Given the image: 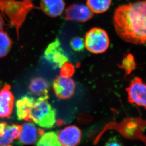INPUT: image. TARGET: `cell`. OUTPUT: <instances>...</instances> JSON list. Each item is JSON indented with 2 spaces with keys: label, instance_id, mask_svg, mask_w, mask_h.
Masks as SVG:
<instances>
[{
  "label": "cell",
  "instance_id": "d6986e66",
  "mask_svg": "<svg viewBox=\"0 0 146 146\" xmlns=\"http://www.w3.org/2000/svg\"><path fill=\"white\" fill-rule=\"evenodd\" d=\"M136 66L133 56L132 54H128L123 58L119 67L125 71L126 74H129L136 69Z\"/></svg>",
  "mask_w": 146,
  "mask_h": 146
},
{
  "label": "cell",
  "instance_id": "8992f818",
  "mask_svg": "<svg viewBox=\"0 0 146 146\" xmlns=\"http://www.w3.org/2000/svg\"><path fill=\"white\" fill-rule=\"evenodd\" d=\"M126 91L129 102L145 109L146 87L141 78L137 77L134 79L126 88Z\"/></svg>",
  "mask_w": 146,
  "mask_h": 146
},
{
  "label": "cell",
  "instance_id": "52a82bcc",
  "mask_svg": "<svg viewBox=\"0 0 146 146\" xmlns=\"http://www.w3.org/2000/svg\"><path fill=\"white\" fill-rule=\"evenodd\" d=\"M52 86L56 96L62 100L72 97L74 94L76 88L73 79L61 76H59L54 80Z\"/></svg>",
  "mask_w": 146,
  "mask_h": 146
},
{
  "label": "cell",
  "instance_id": "2e32d148",
  "mask_svg": "<svg viewBox=\"0 0 146 146\" xmlns=\"http://www.w3.org/2000/svg\"><path fill=\"white\" fill-rule=\"evenodd\" d=\"M36 146H62L54 131L43 133L37 140Z\"/></svg>",
  "mask_w": 146,
  "mask_h": 146
},
{
  "label": "cell",
  "instance_id": "44dd1931",
  "mask_svg": "<svg viewBox=\"0 0 146 146\" xmlns=\"http://www.w3.org/2000/svg\"><path fill=\"white\" fill-rule=\"evenodd\" d=\"M70 45L73 50L78 52L83 51L85 48L84 39L79 37L73 38L70 40Z\"/></svg>",
  "mask_w": 146,
  "mask_h": 146
},
{
  "label": "cell",
  "instance_id": "5bb4252c",
  "mask_svg": "<svg viewBox=\"0 0 146 146\" xmlns=\"http://www.w3.org/2000/svg\"><path fill=\"white\" fill-rule=\"evenodd\" d=\"M35 100L33 97L25 96L17 101L16 109L18 120L29 122L31 110Z\"/></svg>",
  "mask_w": 146,
  "mask_h": 146
},
{
  "label": "cell",
  "instance_id": "9a60e30c",
  "mask_svg": "<svg viewBox=\"0 0 146 146\" xmlns=\"http://www.w3.org/2000/svg\"><path fill=\"white\" fill-rule=\"evenodd\" d=\"M29 90L34 96L37 97L36 99H48L49 84L43 78L36 77L32 79L29 83Z\"/></svg>",
  "mask_w": 146,
  "mask_h": 146
},
{
  "label": "cell",
  "instance_id": "277c9868",
  "mask_svg": "<svg viewBox=\"0 0 146 146\" xmlns=\"http://www.w3.org/2000/svg\"><path fill=\"white\" fill-rule=\"evenodd\" d=\"M85 47L88 51L93 54H102L107 50L110 45L108 33L99 28L90 29L85 35Z\"/></svg>",
  "mask_w": 146,
  "mask_h": 146
},
{
  "label": "cell",
  "instance_id": "ac0fdd59",
  "mask_svg": "<svg viewBox=\"0 0 146 146\" xmlns=\"http://www.w3.org/2000/svg\"><path fill=\"white\" fill-rule=\"evenodd\" d=\"M12 44L13 42L8 34L3 31H0V58L8 54Z\"/></svg>",
  "mask_w": 146,
  "mask_h": 146
},
{
  "label": "cell",
  "instance_id": "7402d4cb",
  "mask_svg": "<svg viewBox=\"0 0 146 146\" xmlns=\"http://www.w3.org/2000/svg\"><path fill=\"white\" fill-rule=\"evenodd\" d=\"M105 146H123L116 138H111L106 144Z\"/></svg>",
  "mask_w": 146,
  "mask_h": 146
},
{
  "label": "cell",
  "instance_id": "ba28073f",
  "mask_svg": "<svg viewBox=\"0 0 146 146\" xmlns=\"http://www.w3.org/2000/svg\"><path fill=\"white\" fill-rule=\"evenodd\" d=\"M94 17V13L84 4H73L65 10L64 19L66 21L85 22Z\"/></svg>",
  "mask_w": 146,
  "mask_h": 146
},
{
  "label": "cell",
  "instance_id": "6da1fadb",
  "mask_svg": "<svg viewBox=\"0 0 146 146\" xmlns=\"http://www.w3.org/2000/svg\"><path fill=\"white\" fill-rule=\"evenodd\" d=\"M146 1L119 6L113 16V23L119 37L128 43L144 45L146 39Z\"/></svg>",
  "mask_w": 146,
  "mask_h": 146
},
{
  "label": "cell",
  "instance_id": "e0dca14e",
  "mask_svg": "<svg viewBox=\"0 0 146 146\" xmlns=\"http://www.w3.org/2000/svg\"><path fill=\"white\" fill-rule=\"evenodd\" d=\"M112 0H87V6L94 13L100 14L107 11Z\"/></svg>",
  "mask_w": 146,
  "mask_h": 146
},
{
  "label": "cell",
  "instance_id": "8fae6325",
  "mask_svg": "<svg viewBox=\"0 0 146 146\" xmlns=\"http://www.w3.org/2000/svg\"><path fill=\"white\" fill-rule=\"evenodd\" d=\"M58 139L62 146H76L80 142L81 132L76 126L70 125L60 131Z\"/></svg>",
  "mask_w": 146,
  "mask_h": 146
},
{
  "label": "cell",
  "instance_id": "ffe728a7",
  "mask_svg": "<svg viewBox=\"0 0 146 146\" xmlns=\"http://www.w3.org/2000/svg\"><path fill=\"white\" fill-rule=\"evenodd\" d=\"M60 68V76L62 77L70 78L74 73V66L69 62L65 63Z\"/></svg>",
  "mask_w": 146,
  "mask_h": 146
},
{
  "label": "cell",
  "instance_id": "30bf717a",
  "mask_svg": "<svg viewBox=\"0 0 146 146\" xmlns=\"http://www.w3.org/2000/svg\"><path fill=\"white\" fill-rule=\"evenodd\" d=\"M14 102L11 86L5 84L0 90V118H10L14 107Z\"/></svg>",
  "mask_w": 146,
  "mask_h": 146
},
{
  "label": "cell",
  "instance_id": "9c48e42d",
  "mask_svg": "<svg viewBox=\"0 0 146 146\" xmlns=\"http://www.w3.org/2000/svg\"><path fill=\"white\" fill-rule=\"evenodd\" d=\"M21 128L18 124L0 123V146H13V141L19 139Z\"/></svg>",
  "mask_w": 146,
  "mask_h": 146
},
{
  "label": "cell",
  "instance_id": "5b68a950",
  "mask_svg": "<svg viewBox=\"0 0 146 146\" xmlns=\"http://www.w3.org/2000/svg\"><path fill=\"white\" fill-rule=\"evenodd\" d=\"M44 56L54 69L60 68L65 63L69 62V57L58 39L49 44L44 51Z\"/></svg>",
  "mask_w": 146,
  "mask_h": 146
},
{
  "label": "cell",
  "instance_id": "7c38bea8",
  "mask_svg": "<svg viewBox=\"0 0 146 146\" xmlns=\"http://www.w3.org/2000/svg\"><path fill=\"white\" fill-rule=\"evenodd\" d=\"M21 126L19 139L23 145H32L34 144L44 133L42 130L37 128L31 122L23 123Z\"/></svg>",
  "mask_w": 146,
  "mask_h": 146
},
{
  "label": "cell",
  "instance_id": "7a4b0ae2",
  "mask_svg": "<svg viewBox=\"0 0 146 146\" xmlns=\"http://www.w3.org/2000/svg\"><path fill=\"white\" fill-rule=\"evenodd\" d=\"M34 0H0V11L7 17L10 23L15 29L19 39V29L29 11L36 8Z\"/></svg>",
  "mask_w": 146,
  "mask_h": 146
},
{
  "label": "cell",
  "instance_id": "3957f363",
  "mask_svg": "<svg viewBox=\"0 0 146 146\" xmlns=\"http://www.w3.org/2000/svg\"><path fill=\"white\" fill-rule=\"evenodd\" d=\"M56 121V111L47 100H35L31 110L29 122H33L42 128L50 129L55 125Z\"/></svg>",
  "mask_w": 146,
  "mask_h": 146
},
{
  "label": "cell",
  "instance_id": "4fadbf2b",
  "mask_svg": "<svg viewBox=\"0 0 146 146\" xmlns=\"http://www.w3.org/2000/svg\"><path fill=\"white\" fill-rule=\"evenodd\" d=\"M64 0H41L40 8L44 13L51 17L61 16L65 9Z\"/></svg>",
  "mask_w": 146,
  "mask_h": 146
},
{
  "label": "cell",
  "instance_id": "603a6c76",
  "mask_svg": "<svg viewBox=\"0 0 146 146\" xmlns=\"http://www.w3.org/2000/svg\"><path fill=\"white\" fill-rule=\"evenodd\" d=\"M4 20L2 15L0 14V31H3L4 26Z\"/></svg>",
  "mask_w": 146,
  "mask_h": 146
}]
</instances>
